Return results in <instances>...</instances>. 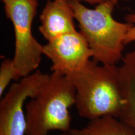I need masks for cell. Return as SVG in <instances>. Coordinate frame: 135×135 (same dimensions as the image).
Instances as JSON below:
<instances>
[{
    "label": "cell",
    "mask_w": 135,
    "mask_h": 135,
    "mask_svg": "<svg viewBox=\"0 0 135 135\" xmlns=\"http://www.w3.org/2000/svg\"><path fill=\"white\" fill-rule=\"evenodd\" d=\"M73 135H135V131L117 118L106 116L90 120L81 128L71 129Z\"/></svg>",
    "instance_id": "cell-9"
},
{
    "label": "cell",
    "mask_w": 135,
    "mask_h": 135,
    "mask_svg": "<svg viewBox=\"0 0 135 135\" xmlns=\"http://www.w3.org/2000/svg\"><path fill=\"white\" fill-rule=\"evenodd\" d=\"M6 16L11 21L15 36L13 63L20 78L38 70L43 55V46L32 33L38 0H15L4 4Z\"/></svg>",
    "instance_id": "cell-4"
},
{
    "label": "cell",
    "mask_w": 135,
    "mask_h": 135,
    "mask_svg": "<svg viewBox=\"0 0 135 135\" xmlns=\"http://www.w3.org/2000/svg\"><path fill=\"white\" fill-rule=\"evenodd\" d=\"M49 77L37 70L11 84L0 101V135H26L25 103L35 95Z\"/></svg>",
    "instance_id": "cell-5"
},
{
    "label": "cell",
    "mask_w": 135,
    "mask_h": 135,
    "mask_svg": "<svg viewBox=\"0 0 135 135\" xmlns=\"http://www.w3.org/2000/svg\"><path fill=\"white\" fill-rule=\"evenodd\" d=\"M125 20L126 22L133 25L126 36L125 45L133 43L135 45V13L126 15Z\"/></svg>",
    "instance_id": "cell-11"
},
{
    "label": "cell",
    "mask_w": 135,
    "mask_h": 135,
    "mask_svg": "<svg viewBox=\"0 0 135 135\" xmlns=\"http://www.w3.org/2000/svg\"><path fill=\"white\" fill-rule=\"evenodd\" d=\"M20 79L13 59H4L0 66V96L2 97L11 81Z\"/></svg>",
    "instance_id": "cell-10"
},
{
    "label": "cell",
    "mask_w": 135,
    "mask_h": 135,
    "mask_svg": "<svg viewBox=\"0 0 135 135\" xmlns=\"http://www.w3.org/2000/svg\"><path fill=\"white\" fill-rule=\"evenodd\" d=\"M47 1H48V0H47Z\"/></svg>",
    "instance_id": "cell-15"
},
{
    "label": "cell",
    "mask_w": 135,
    "mask_h": 135,
    "mask_svg": "<svg viewBox=\"0 0 135 135\" xmlns=\"http://www.w3.org/2000/svg\"><path fill=\"white\" fill-rule=\"evenodd\" d=\"M1 1L3 3V4H7V3L12 2V1H15V0H1Z\"/></svg>",
    "instance_id": "cell-13"
},
{
    "label": "cell",
    "mask_w": 135,
    "mask_h": 135,
    "mask_svg": "<svg viewBox=\"0 0 135 135\" xmlns=\"http://www.w3.org/2000/svg\"><path fill=\"white\" fill-rule=\"evenodd\" d=\"M66 1H68V2H71V1H76V2H80V3L85 2L91 4L97 5L99 4V3L106 1V0H66ZM112 1H114V2H116L118 4L119 1H126V2H128V1H131V0H112Z\"/></svg>",
    "instance_id": "cell-12"
},
{
    "label": "cell",
    "mask_w": 135,
    "mask_h": 135,
    "mask_svg": "<svg viewBox=\"0 0 135 135\" xmlns=\"http://www.w3.org/2000/svg\"><path fill=\"white\" fill-rule=\"evenodd\" d=\"M43 53L51 62L52 72L66 76L85 68L93 56L86 40L77 30L48 41Z\"/></svg>",
    "instance_id": "cell-6"
},
{
    "label": "cell",
    "mask_w": 135,
    "mask_h": 135,
    "mask_svg": "<svg viewBox=\"0 0 135 135\" xmlns=\"http://www.w3.org/2000/svg\"><path fill=\"white\" fill-rule=\"evenodd\" d=\"M68 76L75 86V106L80 117L89 121L119 118L124 101L118 66L93 60L83 70Z\"/></svg>",
    "instance_id": "cell-1"
},
{
    "label": "cell",
    "mask_w": 135,
    "mask_h": 135,
    "mask_svg": "<svg viewBox=\"0 0 135 135\" xmlns=\"http://www.w3.org/2000/svg\"><path fill=\"white\" fill-rule=\"evenodd\" d=\"M75 88L70 78L52 72L25 106L26 135H49L52 131L70 132V109L75 104Z\"/></svg>",
    "instance_id": "cell-3"
},
{
    "label": "cell",
    "mask_w": 135,
    "mask_h": 135,
    "mask_svg": "<svg viewBox=\"0 0 135 135\" xmlns=\"http://www.w3.org/2000/svg\"><path fill=\"white\" fill-rule=\"evenodd\" d=\"M80 32L93 53L94 61L103 65H116L122 60L125 38L132 24L114 18L117 3L106 0L91 9L76 1L70 2Z\"/></svg>",
    "instance_id": "cell-2"
},
{
    "label": "cell",
    "mask_w": 135,
    "mask_h": 135,
    "mask_svg": "<svg viewBox=\"0 0 135 135\" xmlns=\"http://www.w3.org/2000/svg\"><path fill=\"white\" fill-rule=\"evenodd\" d=\"M119 68L124 104L118 119L135 131V50L126 53Z\"/></svg>",
    "instance_id": "cell-8"
},
{
    "label": "cell",
    "mask_w": 135,
    "mask_h": 135,
    "mask_svg": "<svg viewBox=\"0 0 135 135\" xmlns=\"http://www.w3.org/2000/svg\"><path fill=\"white\" fill-rule=\"evenodd\" d=\"M60 135H73V134L70 131V132H67V133H62Z\"/></svg>",
    "instance_id": "cell-14"
},
{
    "label": "cell",
    "mask_w": 135,
    "mask_h": 135,
    "mask_svg": "<svg viewBox=\"0 0 135 135\" xmlns=\"http://www.w3.org/2000/svg\"><path fill=\"white\" fill-rule=\"evenodd\" d=\"M40 20L39 31L48 41L76 31L73 9L66 0H48Z\"/></svg>",
    "instance_id": "cell-7"
}]
</instances>
